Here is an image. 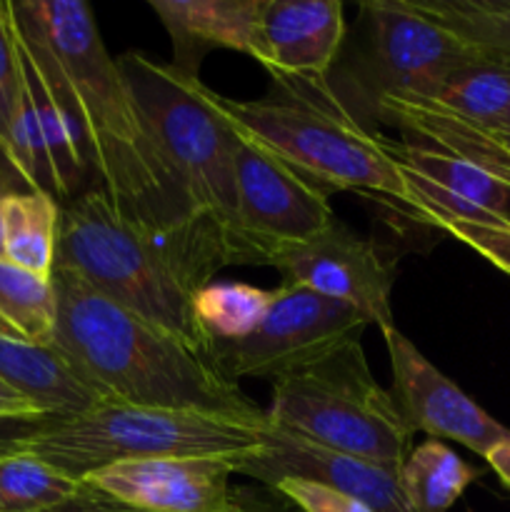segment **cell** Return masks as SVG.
Here are the masks:
<instances>
[{"mask_svg":"<svg viewBox=\"0 0 510 512\" xmlns=\"http://www.w3.org/2000/svg\"><path fill=\"white\" fill-rule=\"evenodd\" d=\"M15 25L80 130L88 163L115 208L148 225H178L188 203L145 115L83 0H8ZM203 218V215H200Z\"/></svg>","mask_w":510,"mask_h":512,"instance_id":"1","label":"cell"},{"mask_svg":"<svg viewBox=\"0 0 510 512\" xmlns=\"http://www.w3.org/2000/svg\"><path fill=\"white\" fill-rule=\"evenodd\" d=\"M233 265L225 230L210 218L148 225L115 208L100 185L60 205L55 268L70 270L130 313L178 335L210 358L195 298Z\"/></svg>","mask_w":510,"mask_h":512,"instance_id":"2","label":"cell"},{"mask_svg":"<svg viewBox=\"0 0 510 512\" xmlns=\"http://www.w3.org/2000/svg\"><path fill=\"white\" fill-rule=\"evenodd\" d=\"M58 323L50 348L103 400L230 418H268L213 358L113 303L70 270L53 275Z\"/></svg>","mask_w":510,"mask_h":512,"instance_id":"3","label":"cell"},{"mask_svg":"<svg viewBox=\"0 0 510 512\" xmlns=\"http://www.w3.org/2000/svg\"><path fill=\"white\" fill-rule=\"evenodd\" d=\"M283 98L233 100L208 90L230 128L283 160L323 193L373 195L410 208V188L390 155L388 138L355 118L323 85L278 83Z\"/></svg>","mask_w":510,"mask_h":512,"instance_id":"4","label":"cell"},{"mask_svg":"<svg viewBox=\"0 0 510 512\" xmlns=\"http://www.w3.org/2000/svg\"><path fill=\"white\" fill-rule=\"evenodd\" d=\"M270 420H243L203 410H165L100 400L83 413L30 423L8 450L33 455L83 480L118 463L158 458L248 460L265 448Z\"/></svg>","mask_w":510,"mask_h":512,"instance_id":"5","label":"cell"},{"mask_svg":"<svg viewBox=\"0 0 510 512\" xmlns=\"http://www.w3.org/2000/svg\"><path fill=\"white\" fill-rule=\"evenodd\" d=\"M118 65L190 213L215 220L230 245L238 135L210 103V88L138 50L120 55Z\"/></svg>","mask_w":510,"mask_h":512,"instance_id":"6","label":"cell"},{"mask_svg":"<svg viewBox=\"0 0 510 512\" xmlns=\"http://www.w3.org/2000/svg\"><path fill=\"white\" fill-rule=\"evenodd\" d=\"M268 420L323 448L383 465H403L413 430L393 395L375 383L360 343L273 383Z\"/></svg>","mask_w":510,"mask_h":512,"instance_id":"7","label":"cell"},{"mask_svg":"<svg viewBox=\"0 0 510 512\" xmlns=\"http://www.w3.org/2000/svg\"><path fill=\"white\" fill-rule=\"evenodd\" d=\"M360 20L363 48L353 83L365 115L385 98H425L475 55L413 0H368Z\"/></svg>","mask_w":510,"mask_h":512,"instance_id":"8","label":"cell"},{"mask_svg":"<svg viewBox=\"0 0 510 512\" xmlns=\"http://www.w3.org/2000/svg\"><path fill=\"white\" fill-rule=\"evenodd\" d=\"M235 140L233 265H270L335 220L328 193L240 133Z\"/></svg>","mask_w":510,"mask_h":512,"instance_id":"9","label":"cell"},{"mask_svg":"<svg viewBox=\"0 0 510 512\" xmlns=\"http://www.w3.org/2000/svg\"><path fill=\"white\" fill-rule=\"evenodd\" d=\"M368 320L333 298L283 283L245 338L215 343L210 358L233 380H275L303 370L335 350L360 343Z\"/></svg>","mask_w":510,"mask_h":512,"instance_id":"10","label":"cell"},{"mask_svg":"<svg viewBox=\"0 0 510 512\" xmlns=\"http://www.w3.org/2000/svg\"><path fill=\"white\" fill-rule=\"evenodd\" d=\"M10 30L18 58V108L5 163L30 190H43L55 200H73L83 193L88 173H93L85 143L13 15Z\"/></svg>","mask_w":510,"mask_h":512,"instance_id":"11","label":"cell"},{"mask_svg":"<svg viewBox=\"0 0 510 512\" xmlns=\"http://www.w3.org/2000/svg\"><path fill=\"white\" fill-rule=\"evenodd\" d=\"M270 268L283 283L303 285L358 310L370 325L385 333L398 328L393 318L395 265L380 253L373 240L353 233L335 218L320 235L273 258Z\"/></svg>","mask_w":510,"mask_h":512,"instance_id":"12","label":"cell"},{"mask_svg":"<svg viewBox=\"0 0 510 512\" xmlns=\"http://www.w3.org/2000/svg\"><path fill=\"white\" fill-rule=\"evenodd\" d=\"M393 373V400L408 428L430 440H455L480 458L508 443L510 430L440 373L398 328L383 333Z\"/></svg>","mask_w":510,"mask_h":512,"instance_id":"13","label":"cell"},{"mask_svg":"<svg viewBox=\"0 0 510 512\" xmlns=\"http://www.w3.org/2000/svg\"><path fill=\"white\" fill-rule=\"evenodd\" d=\"M240 460L158 458L100 468L80 483L133 512H238Z\"/></svg>","mask_w":510,"mask_h":512,"instance_id":"14","label":"cell"},{"mask_svg":"<svg viewBox=\"0 0 510 512\" xmlns=\"http://www.w3.org/2000/svg\"><path fill=\"white\" fill-rule=\"evenodd\" d=\"M390 155L410 188L418 223H510V185L463 158L408 140H390Z\"/></svg>","mask_w":510,"mask_h":512,"instance_id":"15","label":"cell"},{"mask_svg":"<svg viewBox=\"0 0 510 512\" xmlns=\"http://www.w3.org/2000/svg\"><path fill=\"white\" fill-rule=\"evenodd\" d=\"M238 475L273 488L283 478L315 480L350 495L373 512H415L403 488L400 465H383L323 448L270 423L265 448L243 460Z\"/></svg>","mask_w":510,"mask_h":512,"instance_id":"16","label":"cell"},{"mask_svg":"<svg viewBox=\"0 0 510 512\" xmlns=\"http://www.w3.org/2000/svg\"><path fill=\"white\" fill-rule=\"evenodd\" d=\"M338 0H260L253 53L278 83L323 85L345 43Z\"/></svg>","mask_w":510,"mask_h":512,"instance_id":"17","label":"cell"},{"mask_svg":"<svg viewBox=\"0 0 510 512\" xmlns=\"http://www.w3.org/2000/svg\"><path fill=\"white\" fill-rule=\"evenodd\" d=\"M173 40V68L198 78L200 60L215 48L253 53L260 0H150Z\"/></svg>","mask_w":510,"mask_h":512,"instance_id":"18","label":"cell"},{"mask_svg":"<svg viewBox=\"0 0 510 512\" xmlns=\"http://www.w3.org/2000/svg\"><path fill=\"white\" fill-rule=\"evenodd\" d=\"M0 378L30 400L45 418L83 413L100 395L55 353L25 340L0 318Z\"/></svg>","mask_w":510,"mask_h":512,"instance_id":"19","label":"cell"},{"mask_svg":"<svg viewBox=\"0 0 510 512\" xmlns=\"http://www.w3.org/2000/svg\"><path fill=\"white\" fill-rule=\"evenodd\" d=\"M478 128L510 125V60L475 53L425 98H410Z\"/></svg>","mask_w":510,"mask_h":512,"instance_id":"20","label":"cell"},{"mask_svg":"<svg viewBox=\"0 0 510 512\" xmlns=\"http://www.w3.org/2000/svg\"><path fill=\"white\" fill-rule=\"evenodd\" d=\"M60 203L43 190H15L3 205V258L50 278L58 250Z\"/></svg>","mask_w":510,"mask_h":512,"instance_id":"21","label":"cell"},{"mask_svg":"<svg viewBox=\"0 0 510 512\" xmlns=\"http://www.w3.org/2000/svg\"><path fill=\"white\" fill-rule=\"evenodd\" d=\"M88 493V485L33 455L0 450V512H58Z\"/></svg>","mask_w":510,"mask_h":512,"instance_id":"22","label":"cell"},{"mask_svg":"<svg viewBox=\"0 0 510 512\" xmlns=\"http://www.w3.org/2000/svg\"><path fill=\"white\" fill-rule=\"evenodd\" d=\"M403 488L415 512H448L460 500L478 470L440 440H425L400 465Z\"/></svg>","mask_w":510,"mask_h":512,"instance_id":"23","label":"cell"},{"mask_svg":"<svg viewBox=\"0 0 510 512\" xmlns=\"http://www.w3.org/2000/svg\"><path fill=\"white\" fill-rule=\"evenodd\" d=\"M0 318L25 340L50 348L58 323L53 280L0 258Z\"/></svg>","mask_w":510,"mask_h":512,"instance_id":"24","label":"cell"},{"mask_svg":"<svg viewBox=\"0 0 510 512\" xmlns=\"http://www.w3.org/2000/svg\"><path fill=\"white\" fill-rule=\"evenodd\" d=\"M470 50L510 60V0H413Z\"/></svg>","mask_w":510,"mask_h":512,"instance_id":"25","label":"cell"},{"mask_svg":"<svg viewBox=\"0 0 510 512\" xmlns=\"http://www.w3.org/2000/svg\"><path fill=\"white\" fill-rule=\"evenodd\" d=\"M270 300L273 290L248 283H210L195 298V318L210 345L230 343L245 338L260 323Z\"/></svg>","mask_w":510,"mask_h":512,"instance_id":"26","label":"cell"},{"mask_svg":"<svg viewBox=\"0 0 510 512\" xmlns=\"http://www.w3.org/2000/svg\"><path fill=\"white\" fill-rule=\"evenodd\" d=\"M18 108V58H15L13 30H10L8 0H0V153L10 150V133Z\"/></svg>","mask_w":510,"mask_h":512,"instance_id":"27","label":"cell"},{"mask_svg":"<svg viewBox=\"0 0 510 512\" xmlns=\"http://www.w3.org/2000/svg\"><path fill=\"white\" fill-rule=\"evenodd\" d=\"M275 493L298 508V512H373L363 503L353 500L350 495L320 485L315 480L303 478H283L273 485Z\"/></svg>","mask_w":510,"mask_h":512,"instance_id":"28","label":"cell"},{"mask_svg":"<svg viewBox=\"0 0 510 512\" xmlns=\"http://www.w3.org/2000/svg\"><path fill=\"white\" fill-rule=\"evenodd\" d=\"M443 230L510 275V223H448Z\"/></svg>","mask_w":510,"mask_h":512,"instance_id":"29","label":"cell"},{"mask_svg":"<svg viewBox=\"0 0 510 512\" xmlns=\"http://www.w3.org/2000/svg\"><path fill=\"white\" fill-rule=\"evenodd\" d=\"M240 493V510L238 512H298L290 500L275 493L268 485L260 488H238Z\"/></svg>","mask_w":510,"mask_h":512,"instance_id":"30","label":"cell"},{"mask_svg":"<svg viewBox=\"0 0 510 512\" xmlns=\"http://www.w3.org/2000/svg\"><path fill=\"white\" fill-rule=\"evenodd\" d=\"M58 512H133V510L120 508V505L110 503V500H105L103 495L93 493V490L88 488V493H85L83 498L75 500V503H70L68 508H63Z\"/></svg>","mask_w":510,"mask_h":512,"instance_id":"31","label":"cell"},{"mask_svg":"<svg viewBox=\"0 0 510 512\" xmlns=\"http://www.w3.org/2000/svg\"><path fill=\"white\" fill-rule=\"evenodd\" d=\"M485 460H488L490 468L495 470V475L500 478V483L510 490V440L508 443L498 445V448H495Z\"/></svg>","mask_w":510,"mask_h":512,"instance_id":"32","label":"cell"},{"mask_svg":"<svg viewBox=\"0 0 510 512\" xmlns=\"http://www.w3.org/2000/svg\"><path fill=\"white\" fill-rule=\"evenodd\" d=\"M30 423H38V420H8V423H0V450H8L13 440H18L20 433Z\"/></svg>","mask_w":510,"mask_h":512,"instance_id":"33","label":"cell"},{"mask_svg":"<svg viewBox=\"0 0 510 512\" xmlns=\"http://www.w3.org/2000/svg\"><path fill=\"white\" fill-rule=\"evenodd\" d=\"M13 193H15L13 178H10L8 170L0 165V258H3V205Z\"/></svg>","mask_w":510,"mask_h":512,"instance_id":"34","label":"cell"},{"mask_svg":"<svg viewBox=\"0 0 510 512\" xmlns=\"http://www.w3.org/2000/svg\"><path fill=\"white\" fill-rule=\"evenodd\" d=\"M0 400H5V403H30L25 395H20L18 390H15L13 385L5 383L3 378H0Z\"/></svg>","mask_w":510,"mask_h":512,"instance_id":"35","label":"cell"}]
</instances>
